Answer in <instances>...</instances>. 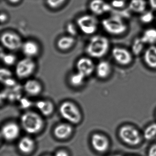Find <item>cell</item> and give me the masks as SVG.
I'll return each mask as SVG.
<instances>
[{"label":"cell","mask_w":156,"mask_h":156,"mask_svg":"<svg viewBox=\"0 0 156 156\" xmlns=\"http://www.w3.org/2000/svg\"><path fill=\"white\" fill-rule=\"evenodd\" d=\"M110 47L109 40L105 36L97 35L93 36L87 45V53L92 58H101L108 52Z\"/></svg>","instance_id":"1"},{"label":"cell","mask_w":156,"mask_h":156,"mask_svg":"<svg viewBox=\"0 0 156 156\" xmlns=\"http://www.w3.org/2000/svg\"><path fill=\"white\" fill-rule=\"evenodd\" d=\"M102 27L109 34L115 36L122 35L128 30L126 23L122 18L118 16H112L104 19L102 21Z\"/></svg>","instance_id":"2"},{"label":"cell","mask_w":156,"mask_h":156,"mask_svg":"<svg viewBox=\"0 0 156 156\" xmlns=\"http://www.w3.org/2000/svg\"><path fill=\"white\" fill-rule=\"evenodd\" d=\"M21 122L24 130L30 134H35L39 132L43 126L41 117L33 112L23 114L22 115Z\"/></svg>","instance_id":"3"},{"label":"cell","mask_w":156,"mask_h":156,"mask_svg":"<svg viewBox=\"0 0 156 156\" xmlns=\"http://www.w3.org/2000/svg\"><path fill=\"white\" fill-rule=\"evenodd\" d=\"M36 65L32 58L25 57L17 63L15 66V74L20 79L29 78L34 73Z\"/></svg>","instance_id":"4"},{"label":"cell","mask_w":156,"mask_h":156,"mask_svg":"<svg viewBox=\"0 0 156 156\" xmlns=\"http://www.w3.org/2000/svg\"><path fill=\"white\" fill-rule=\"evenodd\" d=\"M77 26L84 34L92 35L97 31L98 22L95 17L89 14L82 15L77 19Z\"/></svg>","instance_id":"5"},{"label":"cell","mask_w":156,"mask_h":156,"mask_svg":"<svg viewBox=\"0 0 156 156\" xmlns=\"http://www.w3.org/2000/svg\"><path fill=\"white\" fill-rule=\"evenodd\" d=\"M1 41L3 47L11 51L21 49L23 44L20 36L18 34L10 31L4 32L1 34Z\"/></svg>","instance_id":"6"},{"label":"cell","mask_w":156,"mask_h":156,"mask_svg":"<svg viewBox=\"0 0 156 156\" xmlns=\"http://www.w3.org/2000/svg\"><path fill=\"white\" fill-rule=\"evenodd\" d=\"M60 112L62 116L73 124H77L81 119V115L78 108L74 104L70 102H65L60 107Z\"/></svg>","instance_id":"7"},{"label":"cell","mask_w":156,"mask_h":156,"mask_svg":"<svg viewBox=\"0 0 156 156\" xmlns=\"http://www.w3.org/2000/svg\"><path fill=\"white\" fill-rule=\"evenodd\" d=\"M119 134L121 139L129 145H138L141 140L138 131L131 126L122 127L119 130Z\"/></svg>","instance_id":"8"},{"label":"cell","mask_w":156,"mask_h":156,"mask_svg":"<svg viewBox=\"0 0 156 156\" xmlns=\"http://www.w3.org/2000/svg\"><path fill=\"white\" fill-rule=\"evenodd\" d=\"M111 54L116 62L122 66L129 65L133 60L132 53L123 47H114L112 50Z\"/></svg>","instance_id":"9"},{"label":"cell","mask_w":156,"mask_h":156,"mask_svg":"<svg viewBox=\"0 0 156 156\" xmlns=\"http://www.w3.org/2000/svg\"><path fill=\"white\" fill-rule=\"evenodd\" d=\"M77 72L86 77L91 76L95 71L96 66L91 58L83 57L80 58L76 64Z\"/></svg>","instance_id":"10"},{"label":"cell","mask_w":156,"mask_h":156,"mask_svg":"<svg viewBox=\"0 0 156 156\" xmlns=\"http://www.w3.org/2000/svg\"><path fill=\"white\" fill-rule=\"evenodd\" d=\"M89 8L93 14L100 16L110 12L112 6L104 0H92L89 3Z\"/></svg>","instance_id":"11"},{"label":"cell","mask_w":156,"mask_h":156,"mask_svg":"<svg viewBox=\"0 0 156 156\" xmlns=\"http://www.w3.org/2000/svg\"><path fill=\"white\" fill-rule=\"evenodd\" d=\"M20 133V127L14 123L6 124L3 126L2 129V136L7 140H14L18 137Z\"/></svg>","instance_id":"12"},{"label":"cell","mask_w":156,"mask_h":156,"mask_svg":"<svg viewBox=\"0 0 156 156\" xmlns=\"http://www.w3.org/2000/svg\"><path fill=\"white\" fill-rule=\"evenodd\" d=\"M91 143L94 148L100 152L105 151L109 146L107 138L103 135L99 134H95L92 136Z\"/></svg>","instance_id":"13"},{"label":"cell","mask_w":156,"mask_h":156,"mask_svg":"<svg viewBox=\"0 0 156 156\" xmlns=\"http://www.w3.org/2000/svg\"><path fill=\"white\" fill-rule=\"evenodd\" d=\"M21 49L24 55L30 58L37 56L40 50L39 44L36 42L31 40L23 42Z\"/></svg>","instance_id":"14"},{"label":"cell","mask_w":156,"mask_h":156,"mask_svg":"<svg viewBox=\"0 0 156 156\" xmlns=\"http://www.w3.org/2000/svg\"><path fill=\"white\" fill-rule=\"evenodd\" d=\"M24 91L28 94L33 96L39 95L42 90V86L38 80L29 79L27 80L24 86Z\"/></svg>","instance_id":"15"},{"label":"cell","mask_w":156,"mask_h":156,"mask_svg":"<svg viewBox=\"0 0 156 156\" xmlns=\"http://www.w3.org/2000/svg\"><path fill=\"white\" fill-rule=\"evenodd\" d=\"M97 76L101 79L108 78L112 73V66L109 62L107 61H101L96 66Z\"/></svg>","instance_id":"16"},{"label":"cell","mask_w":156,"mask_h":156,"mask_svg":"<svg viewBox=\"0 0 156 156\" xmlns=\"http://www.w3.org/2000/svg\"><path fill=\"white\" fill-rule=\"evenodd\" d=\"M143 59L147 66L151 69H156V46L150 45L145 50Z\"/></svg>","instance_id":"17"},{"label":"cell","mask_w":156,"mask_h":156,"mask_svg":"<svg viewBox=\"0 0 156 156\" xmlns=\"http://www.w3.org/2000/svg\"><path fill=\"white\" fill-rule=\"evenodd\" d=\"M75 43V39L70 35L63 36L58 39L57 42V46L59 50L62 51H66L71 49Z\"/></svg>","instance_id":"18"},{"label":"cell","mask_w":156,"mask_h":156,"mask_svg":"<svg viewBox=\"0 0 156 156\" xmlns=\"http://www.w3.org/2000/svg\"><path fill=\"white\" fill-rule=\"evenodd\" d=\"M73 128L70 125L62 124L58 125L55 129L54 134L55 136L60 139L67 138L71 135Z\"/></svg>","instance_id":"19"},{"label":"cell","mask_w":156,"mask_h":156,"mask_svg":"<svg viewBox=\"0 0 156 156\" xmlns=\"http://www.w3.org/2000/svg\"><path fill=\"white\" fill-rule=\"evenodd\" d=\"M18 146L21 151L24 153H29L34 148V142L30 137L25 136L20 140Z\"/></svg>","instance_id":"20"},{"label":"cell","mask_w":156,"mask_h":156,"mask_svg":"<svg viewBox=\"0 0 156 156\" xmlns=\"http://www.w3.org/2000/svg\"><path fill=\"white\" fill-rule=\"evenodd\" d=\"M140 38L145 44L154 45L156 43V29H147L144 31Z\"/></svg>","instance_id":"21"},{"label":"cell","mask_w":156,"mask_h":156,"mask_svg":"<svg viewBox=\"0 0 156 156\" xmlns=\"http://www.w3.org/2000/svg\"><path fill=\"white\" fill-rule=\"evenodd\" d=\"M129 8L133 12L141 14L146 11L147 3L145 0H130Z\"/></svg>","instance_id":"22"},{"label":"cell","mask_w":156,"mask_h":156,"mask_svg":"<svg viewBox=\"0 0 156 156\" xmlns=\"http://www.w3.org/2000/svg\"><path fill=\"white\" fill-rule=\"evenodd\" d=\"M36 107L39 111L45 116L50 115L53 111V105L50 101H39L36 103Z\"/></svg>","instance_id":"23"},{"label":"cell","mask_w":156,"mask_h":156,"mask_svg":"<svg viewBox=\"0 0 156 156\" xmlns=\"http://www.w3.org/2000/svg\"><path fill=\"white\" fill-rule=\"evenodd\" d=\"M86 77L79 72L72 74L69 77V82L71 85L74 87H79L84 83Z\"/></svg>","instance_id":"24"},{"label":"cell","mask_w":156,"mask_h":156,"mask_svg":"<svg viewBox=\"0 0 156 156\" xmlns=\"http://www.w3.org/2000/svg\"><path fill=\"white\" fill-rule=\"evenodd\" d=\"M145 44L141 38H136L133 41L131 46V52L133 55L138 56L141 54L144 50Z\"/></svg>","instance_id":"25"},{"label":"cell","mask_w":156,"mask_h":156,"mask_svg":"<svg viewBox=\"0 0 156 156\" xmlns=\"http://www.w3.org/2000/svg\"><path fill=\"white\" fill-rule=\"evenodd\" d=\"M156 135V124L153 123L146 128L144 130V136L145 139L150 140Z\"/></svg>","instance_id":"26"},{"label":"cell","mask_w":156,"mask_h":156,"mask_svg":"<svg viewBox=\"0 0 156 156\" xmlns=\"http://www.w3.org/2000/svg\"><path fill=\"white\" fill-rule=\"evenodd\" d=\"M154 19V15L153 12L150 11H145L141 13L140 20L143 24H148L151 23Z\"/></svg>","instance_id":"27"},{"label":"cell","mask_w":156,"mask_h":156,"mask_svg":"<svg viewBox=\"0 0 156 156\" xmlns=\"http://www.w3.org/2000/svg\"><path fill=\"white\" fill-rule=\"evenodd\" d=\"M1 58L4 64L9 66L13 65L17 60L16 56L12 54H3Z\"/></svg>","instance_id":"28"},{"label":"cell","mask_w":156,"mask_h":156,"mask_svg":"<svg viewBox=\"0 0 156 156\" xmlns=\"http://www.w3.org/2000/svg\"><path fill=\"white\" fill-rule=\"evenodd\" d=\"M66 1V0H46L48 7L53 9H58L62 6Z\"/></svg>","instance_id":"29"},{"label":"cell","mask_w":156,"mask_h":156,"mask_svg":"<svg viewBox=\"0 0 156 156\" xmlns=\"http://www.w3.org/2000/svg\"><path fill=\"white\" fill-rule=\"evenodd\" d=\"M66 29L67 32L70 36L74 37L77 34V27L73 23H68L66 26Z\"/></svg>","instance_id":"30"},{"label":"cell","mask_w":156,"mask_h":156,"mask_svg":"<svg viewBox=\"0 0 156 156\" xmlns=\"http://www.w3.org/2000/svg\"><path fill=\"white\" fill-rule=\"evenodd\" d=\"M125 5V2L123 0H113L111 4L112 7L116 9H121Z\"/></svg>","instance_id":"31"},{"label":"cell","mask_w":156,"mask_h":156,"mask_svg":"<svg viewBox=\"0 0 156 156\" xmlns=\"http://www.w3.org/2000/svg\"><path fill=\"white\" fill-rule=\"evenodd\" d=\"M148 156H156V144L152 145L149 150Z\"/></svg>","instance_id":"32"},{"label":"cell","mask_w":156,"mask_h":156,"mask_svg":"<svg viewBox=\"0 0 156 156\" xmlns=\"http://www.w3.org/2000/svg\"><path fill=\"white\" fill-rule=\"evenodd\" d=\"M0 20L2 23H4L5 22L7 21L8 20V16L7 14L4 12H2L1 14V17H0Z\"/></svg>","instance_id":"33"},{"label":"cell","mask_w":156,"mask_h":156,"mask_svg":"<svg viewBox=\"0 0 156 156\" xmlns=\"http://www.w3.org/2000/svg\"><path fill=\"white\" fill-rule=\"evenodd\" d=\"M55 156H69L68 153L64 151H59L55 153Z\"/></svg>","instance_id":"34"},{"label":"cell","mask_w":156,"mask_h":156,"mask_svg":"<svg viewBox=\"0 0 156 156\" xmlns=\"http://www.w3.org/2000/svg\"><path fill=\"white\" fill-rule=\"evenodd\" d=\"M150 6L152 9L156 10V0H149Z\"/></svg>","instance_id":"35"},{"label":"cell","mask_w":156,"mask_h":156,"mask_svg":"<svg viewBox=\"0 0 156 156\" xmlns=\"http://www.w3.org/2000/svg\"><path fill=\"white\" fill-rule=\"evenodd\" d=\"M21 0H8L9 2H10L12 4H18Z\"/></svg>","instance_id":"36"},{"label":"cell","mask_w":156,"mask_h":156,"mask_svg":"<svg viewBox=\"0 0 156 156\" xmlns=\"http://www.w3.org/2000/svg\"><path fill=\"white\" fill-rule=\"evenodd\" d=\"M121 156V155H114V156Z\"/></svg>","instance_id":"37"}]
</instances>
